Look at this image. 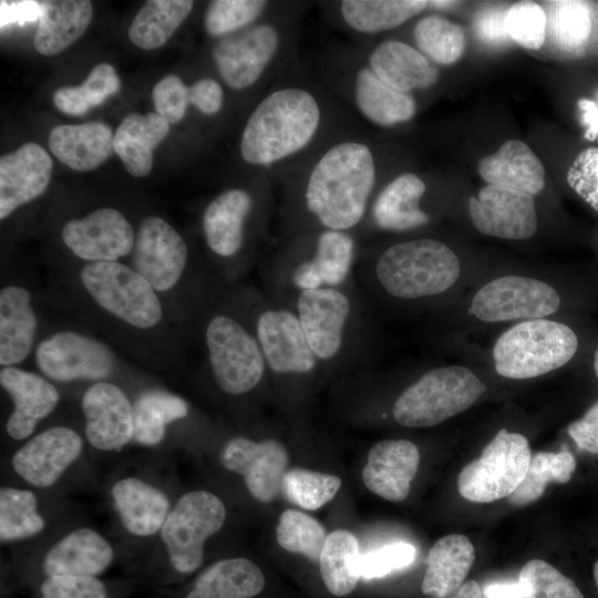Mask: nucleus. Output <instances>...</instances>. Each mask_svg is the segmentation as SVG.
Returning a JSON list of instances; mask_svg holds the SVG:
<instances>
[{"label": "nucleus", "mask_w": 598, "mask_h": 598, "mask_svg": "<svg viewBox=\"0 0 598 598\" xmlns=\"http://www.w3.org/2000/svg\"><path fill=\"white\" fill-rule=\"evenodd\" d=\"M561 299L550 285L524 276H503L473 297L471 311L484 322L542 319L558 311Z\"/></svg>", "instance_id": "15"}, {"label": "nucleus", "mask_w": 598, "mask_h": 598, "mask_svg": "<svg viewBox=\"0 0 598 598\" xmlns=\"http://www.w3.org/2000/svg\"><path fill=\"white\" fill-rule=\"evenodd\" d=\"M429 7L424 0H343L339 4L344 23L365 34L398 28Z\"/></svg>", "instance_id": "38"}, {"label": "nucleus", "mask_w": 598, "mask_h": 598, "mask_svg": "<svg viewBox=\"0 0 598 598\" xmlns=\"http://www.w3.org/2000/svg\"><path fill=\"white\" fill-rule=\"evenodd\" d=\"M592 370L596 378L598 379V346L595 349L594 354H592Z\"/></svg>", "instance_id": "62"}, {"label": "nucleus", "mask_w": 598, "mask_h": 598, "mask_svg": "<svg viewBox=\"0 0 598 598\" xmlns=\"http://www.w3.org/2000/svg\"><path fill=\"white\" fill-rule=\"evenodd\" d=\"M225 520L226 508L217 495L203 489L182 495L159 532L173 570L181 575L196 571L207 539L220 530Z\"/></svg>", "instance_id": "12"}, {"label": "nucleus", "mask_w": 598, "mask_h": 598, "mask_svg": "<svg viewBox=\"0 0 598 598\" xmlns=\"http://www.w3.org/2000/svg\"><path fill=\"white\" fill-rule=\"evenodd\" d=\"M322 122L317 96L300 86L267 94L251 112L240 140V154L251 165L269 166L307 148Z\"/></svg>", "instance_id": "6"}, {"label": "nucleus", "mask_w": 598, "mask_h": 598, "mask_svg": "<svg viewBox=\"0 0 598 598\" xmlns=\"http://www.w3.org/2000/svg\"><path fill=\"white\" fill-rule=\"evenodd\" d=\"M544 10L546 40L563 52L582 51L592 32L591 6L584 1H550Z\"/></svg>", "instance_id": "42"}, {"label": "nucleus", "mask_w": 598, "mask_h": 598, "mask_svg": "<svg viewBox=\"0 0 598 598\" xmlns=\"http://www.w3.org/2000/svg\"><path fill=\"white\" fill-rule=\"evenodd\" d=\"M377 184V163L361 141H341L316 161L286 200L288 237L315 230L353 233L367 219Z\"/></svg>", "instance_id": "1"}, {"label": "nucleus", "mask_w": 598, "mask_h": 598, "mask_svg": "<svg viewBox=\"0 0 598 598\" xmlns=\"http://www.w3.org/2000/svg\"><path fill=\"white\" fill-rule=\"evenodd\" d=\"M327 536L317 519L297 509L282 512L276 528L277 542L282 549L312 561H319Z\"/></svg>", "instance_id": "47"}, {"label": "nucleus", "mask_w": 598, "mask_h": 598, "mask_svg": "<svg viewBox=\"0 0 598 598\" xmlns=\"http://www.w3.org/2000/svg\"><path fill=\"white\" fill-rule=\"evenodd\" d=\"M79 276L94 303L120 322L148 331L163 321L159 295L131 266L120 261L90 262Z\"/></svg>", "instance_id": "10"}, {"label": "nucleus", "mask_w": 598, "mask_h": 598, "mask_svg": "<svg viewBox=\"0 0 598 598\" xmlns=\"http://www.w3.org/2000/svg\"><path fill=\"white\" fill-rule=\"evenodd\" d=\"M0 384L13 403L6 431L16 441L31 436L60 401L59 391L48 379L17 367L1 368Z\"/></svg>", "instance_id": "23"}, {"label": "nucleus", "mask_w": 598, "mask_h": 598, "mask_svg": "<svg viewBox=\"0 0 598 598\" xmlns=\"http://www.w3.org/2000/svg\"><path fill=\"white\" fill-rule=\"evenodd\" d=\"M38 328L32 295L23 286L0 290V364L16 367L31 352Z\"/></svg>", "instance_id": "30"}, {"label": "nucleus", "mask_w": 598, "mask_h": 598, "mask_svg": "<svg viewBox=\"0 0 598 598\" xmlns=\"http://www.w3.org/2000/svg\"><path fill=\"white\" fill-rule=\"evenodd\" d=\"M368 66L385 84L410 93L431 87L439 71L417 49L399 40L380 42L370 53Z\"/></svg>", "instance_id": "29"}, {"label": "nucleus", "mask_w": 598, "mask_h": 598, "mask_svg": "<svg viewBox=\"0 0 598 598\" xmlns=\"http://www.w3.org/2000/svg\"><path fill=\"white\" fill-rule=\"evenodd\" d=\"M360 557L359 543L352 533L338 529L327 536L319 567L329 592L343 597L354 590L360 579Z\"/></svg>", "instance_id": "40"}, {"label": "nucleus", "mask_w": 598, "mask_h": 598, "mask_svg": "<svg viewBox=\"0 0 598 598\" xmlns=\"http://www.w3.org/2000/svg\"><path fill=\"white\" fill-rule=\"evenodd\" d=\"M114 135L103 122L75 125H58L49 134L52 154L70 168L78 172L92 171L111 155Z\"/></svg>", "instance_id": "32"}, {"label": "nucleus", "mask_w": 598, "mask_h": 598, "mask_svg": "<svg viewBox=\"0 0 598 598\" xmlns=\"http://www.w3.org/2000/svg\"><path fill=\"white\" fill-rule=\"evenodd\" d=\"M267 7L261 0H215L205 13V28L213 37H227L259 19Z\"/></svg>", "instance_id": "49"}, {"label": "nucleus", "mask_w": 598, "mask_h": 598, "mask_svg": "<svg viewBox=\"0 0 598 598\" xmlns=\"http://www.w3.org/2000/svg\"><path fill=\"white\" fill-rule=\"evenodd\" d=\"M420 465L417 446L404 439L382 440L368 453L362 480L369 491L390 502L404 501Z\"/></svg>", "instance_id": "25"}, {"label": "nucleus", "mask_w": 598, "mask_h": 598, "mask_svg": "<svg viewBox=\"0 0 598 598\" xmlns=\"http://www.w3.org/2000/svg\"><path fill=\"white\" fill-rule=\"evenodd\" d=\"M203 316L207 363L218 389L230 396L258 390L269 378L240 289H226Z\"/></svg>", "instance_id": "5"}, {"label": "nucleus", "mask_w": 598, "mask_h": 598, "mask_svg": "<svg viewBox=\"0 0 598 598\" xmlns=\"http://www.w3.org/2000/svg\"><path fill=\"white\" fill-rule=\"evenodd\" d=\"M594 578L598 588V561L594 566Z\"/></svg>", "instance_id": "63"}, {"label": "nucleus", "mask_w": 598, "mask_h": 598, "mask_svg": "<svg viewBox=\"0 0 598 598\" xmlns=\"http://www.w3.org/2000/svg\"><path fill=\"white\" fill-rule=\"evenodd\" d=\"M264 587V574L254 561L225 558L204 569L185 598H254Z\"/></svg>", "instance_id": "36"}, {"label": "nucleus", "mask_w": 598, "mask_h": 598, "mask_svg": "<svg viewBox=\"0 0 598 598\" xmlns=\"http://www.w3.org/2000/svg\"><path fill=\"white\" fill-rule=\"evenodd\" d=\"M255 196L243 188H230L218 194L206 206L202 228L209 252L219 265L223 283L235 281L251 265L248 250L249 224L264 216Z\"/></svg>", "instance_id": "11"}, {"label": "nucleus", "mask_w": 598, "mask_h": 598, "mask_svg": "<svg viewBox=\"0 0 598 598\" xmlns=\"http://www.w3.org/2000/svg\"><path fill=\"white\" fill-rule=\"evenodd\" d=\"M468 213L480 233L503 239H528L538 226L532 195L491 184L470 197Z\"/></svg>", "instance_id": "20"}, {"label": "nucleus", "mask_w": 598, "mask_h": 598, "mask_svg": "<svg viewBox=\"0 0 598 598\" xmlns=\"http://www.w3.org/2000/svg\"><path fill=\"white\" fill-rule=\"evenodd\" d=\"M482 178L491 185L523 192L532 196L545 186V168L524 142L509 140L478 163Z\"/></svg>", "instance_id": "31"}, {"label": "nucleus", "mask_w": 598, "mask_h": 598, "mask_svg": "<svg viewBox=\"0 0 598 598\" xmlns=\"http://www.w3.org/2000/svg\"><path fill=\"white\" fill-rule=\"evenodd\" d=\"M40 598H109V592L99 577L61 575L45 577Z\"/></svg>", "instance_id": "54"}, {"label": "nucleus", "mask_w": 598, "mask_h": 598, "mask_svg": "<svg viewBox=\"0 0 598 598\" xmlns=\"http://www.w3.org/2000/svg\"><path fill=\"white\" fill-rule=\"evenodd\" d=\"M506 11L502 7H489L476 14L474 29L480 40L491 45H501L507 41Z\"/></svg>", "instance_id": "56"}, {"label": "nucleus", "mask_w": 598, "mask_h": 598, "mask_svg": "<svg viewBox=\"0 0 598 598\" xmlns=\"http://www.w3.org/2000/svg\"><path fill=\"white\" fill-rule=\"evenodd\" d=\"M111 497L121 525L135 537L159 533L172 509L167 495L161 488L134 476L116 481Z\"/></svg>", "instance_id": "26"}, {"label": "nucleus", "mask_w": 598, "mask_h": 598, "mask_svg": "<svg viewBox=\"0 0 598 598\" xmlns=\"http://www.w3.org/2000/svg\"><path fill=\"white\" fill-rule=\"evenodd\" d=\"M62 239L75 257L87 264L118 261L131 255L135 231L120 210L99 208L66 221Z\"/></svg>", "instance_id": "19"}, {"label": "nucleus", "mask_w": 598, "mask_h": 598, "mask_svg": "<svg viewBox=\"0 0 598 598\" xmlns=\"http://www.w3.org/2000/svg\"><path fill=\"white\" fill-rule=\"evenodd\" d=\"M416 556V549L409 543H394L361 554L359 575L363 579L382 578L410 566Z\"/></svg>", "instance_id": "52"}, {"label": "nucleus", "mask_w": 598, "mask_h": 598, "mask_svg": "<svg viewBox=\"0 0 598 598\" xmlns=\"http://www.w3.org/2000/svg\"><path fill=\"white\" fill-rule=\"evenodd\" d=\"M41 14L34 48L43 55H54L78 40L89 27L93 8L87 0L40 1Z\"/></svg>", "instance_id": "34"}, {"label": "nucleus", "mask_w": 598, "mask_h": 598, "mask_svg": "<svg viewBox=\"0 0 598 598\" xmlns=\"http://www.w3.org/2000/svg\"><path fill=\"white\" fill-rule=\"evenodd\" d=\"M474 559V546L466 536L452 534L440 538L426 558L422 592L432 598L454 594L464 584Z\"/></svg>", "instance_id": "33"}, {"label": "nucleus", "mask_w": 598, "mask_h": 598, "mask_svg": "<svg viewBox=\"0 0 598 598\" xmlns=\"http://www.w3.org/2000/svg\"><path fill=\"white\" fill-rule=\"evenodd\" d=\"M483 592L475 580L464 582L451 598H482Z\"/></svg>", "instance_id": "61"}, {"label": "nucleus", "mask_w": 598, "mask_h": 598, "mask_svg": "<svg viewBox=\"0 0 598 598\" xmlns=\"http://www.w3.org/2000/svg\"><path fill=\"white\" fill-rule=\"evenodd\" d=\"M131 267L158 293L175 290L192 271L189 250L179 233L164 218L145 217L135 234Z\"/></svg>", "instance_id": "14"}, {"label": "nucleus", "mask_w": 598, "mask_h": 598, "mask_svg": "<svg viewBox=\"0 0 598 598\" xmlns=\"http://www.w3.org/2000/svg\"><path fill=\"white\" fill-rule=\"evenodd\" d=\"M41 7L39 1H1L0 25L1 28L18 24L22 25L40 19Z\"/></svg>", "instance_id": "59"}, {"label": "nucleus", "mask_w": 598, "mask_h": 598, "mask_svg": "<svg viewBox=\"0 0 598 598\" xmlns=\"http://www.w3.org/2000/svg\"><path fill=\"white\" fill-rule=\"evenodd\" d=\"M486 386L468 368L430 369L394 400L392 416L405 427L435 426L472 406Z\"/></svg>", "instance_id": "9"}, {"label": "nucleus", "mask_w": 598, "mask_h": 598, "mask_svg": "<svg viewBox=\"0 0 598 598\" xmlns=\"http://www.w3.org/2000/svg\"><path fill=\"white\" fill-rule=\"evenodd\" d=\"M576 468L570 451L538 452L530 457L528 471L519 486L507 497L514 506H525L539 499L550 482H569Z\"/></svg>", "instance_id": "44"}, {"label": "nucleus", "mask_w": 598, "mask_h": 598, "mask_svg": "<svg viewBox=\"0 0 598 598\" xmlns=\"http://www.w3.org/2000/svg\"><path fill=\"white\" fill-rule=\"evenodd\" d=\"M570 188L598 213V147L582 150L569 166Z\"/></svg>", "instance_id": "53"}, {"label": "nucleus", "mask_w": 598, "mask_h": 598, "mask_svg": "<svg viewBox=\"0 0 598 598\" xmlns=\"http://www.w3.org/2000/svg\"><path fill=\"white\" fill-rule=\"evenodd\" d=\"M223 102L224 91L212 78H203L189 86V103L206 115L216 114Z\"/></svg>", "instance_id": "58"}, {"label": "nucleus", "mask_w": 598, "mask_h": 598, "mask_svg": "<svg viewBox=\"0 0 598 598\" xmlns=\"http://www.w3.org/2000/svg\"><path fill=\"white\" fill-rule=\"evenodd\" d=\"M360 254L353 233L315 230L291 235L264 270L266 292L290 303L308 290L354 279Z\"/></svg>", "instance_id": "4"}, {"label": "nucleus", "mask_w": 598, "mask_h": 598, "mask_svg": "<svg viewBox=\"0 0 598 598\" xmlns=\"http://www.w3.org/2000/svg\"><path fill=\"white\" fill-rule=\"evenodd\" d=\"M133 441L144 446L159 444L168 424L185 419L189 413L187 402L163 390H147L133 403Z\"/></svg>", "instance_id": "39"}, {"label": "nucleus", "mask_w": 598, "mask_h": 598, "mask_svg": "<svg viewBox=\"0 0 598 598\" xmlns=\"http://www.w3.org/2000/svg\"><path fill=\"white\" fill-rule=\"evenodd\" d=\"M120 89L121 81L115 69L101 63L93 68L80 86H64L55 91L53 103L68 115H83Z\"/></svg>", "instance_id": "45"}, {"label": "nucleus", "mask_w": 598, "mask_h": 598, "mask_svg": "<svg viewBox=\"0 0 598 598\" xmlns=\"http://www.w3.org/2000/svg\"><path fill=\"white\" fill-rule=\"evenodd\" d=\"M82 450L83 439L75 430L56 425L28 440L13 454L11 465L29 485L47 488L58 482Z\"/></svg>", "instance_id": "21"}, {"label": "nucleus", "mask_w": 598, "mask_h": 598, "mask_svg": "<svg viewBox=\"0 0 598 598\" xmlns=\"http://www.w3.org/2000/svg\"><path fill=\"white\" fill-rule=\"evenodd\" d=\"M426 185L413 173H403L389 182L372 200L367 218L380 230L403 233L421 228L431 217L421 202Z\"/></svg>", "instance_id": "28"}, {"label": "nucleus", "mask_w": 598, "mask_h": 598, "mask_svg": "<svg viewBox=\"0 0 598 598\" xmlns=\"http://www.w3.org/2000/svg\"><path fill=\"white\" fill-rule=\"evenodd\" d=\"M413 37L419 51L437 64L456 62L465 49L463 29L439 14L420 19L414 27Z\"/></svg>", "instance_id": "46"}, {"label": "nucleus", "mask_w": 598, "mask_h": 598, "mask_svg": "<svg viewBox=\"0 0 598 598\" xmlns=\"http://www.w3.org/2000/svg\"><path fill=\"white\" fill-rule=\"evenodd\" d=\"M168 133L169 123L158 114L131 113L114 134V152L131 175L144 177L152 169L154 148Z\"/></svg>", "instance_id": "35"}, {"label": "nucleus", "mask_w": 598, "mask_h": 598, "mask_svg": "<svg viewBox=\"0 0 598 598\" xmlns=\"http://www.w3.org/2000/svg\"><path fill=\"white\" fill-rule=\"evenodd\" d=\"M485 598H525V587L520 580L494 582L484 589Z\"/></svg>", "instance_id": "60"}, {"label": "nucleus", "mask_w": 598, "mask_h": 598, "mask_svg": "<svg viewBox=\"0 0 598 598\" xmlns=\"http://www.w3.org/2000/svg\"><path fill=\"white\" fill-rule=\"evenodd\" d=\"M567 432L579 450L598 454V401L581 417L571 422Z\"/></svg>", "instance_id": "57"}, {"label": "nucleus", "mask_w": 598, "mask_h": 598, "mask_svg": "<svg viewBox=\"0 0 598 598\" xmlns=\"http://www.w3.org/2000/svg\"><path fill=\"white\" fill-rule=\"evenodd\" d=\"M240 291L269 379L308 383L324 374L291 306L266 291Z\"/></svg>", "instance_id": "7"}, {"label": "nucleus", "mask_w": 598, "mask_h": 598, "mask_svg": "<svg viewBox=\"0 0 598 598\" xmlns=\"http://www.w3.org/2000/svg\"><path fill=\"white\" fill-rule=\"evenodd\" d=\"M579 349L577 332L550 319H532L504 331L493 348L496 372L508 379L536 378L570 362Z\"/></svg>", "instance_id": "8"}, {"label": "nucleus", "mask_w": 598, "mask_h": 598, "mask_svg": "<svg viewBox=\"0 0 598 598\" xmlns=\"http://www.w3.org/2000/svg\"><path fill=\"white\" fill-rule=\"evenodd\" d=\"M518 580L525 587V598H585L571 579L542 559L527 561Z\"/></svg>", "instance_id": "50"}, {"label": "nucleus", "mask_w": 598, "mask_h": 598, "mask_svg": "<svg viewBox=\"0 0 598 598\" xmlns=\"http://www.w3.org/2000/svg\"><path fill=\"white\" fill-rule=\"evenodd\" d=\"M530 457L529 444L523 434L499 430L481 456L458 474L460 495L474 503L508 497L523 482Z\"/></svg>", "instance_id": "13"}, {"label": "nucleus", "mask_w": 598, "mask_h": 598, "mask_svg": "<svg viewBox=\"0 0 598 598\" xmlns=\"http://www.w3.org/2000/svg\"><path fill=\"white\" fill-rule=\"evenodd\" d=\"M52 172V159L37 143H27L0 158V219L42 195Z\"/></svg>", "instance_id": "24"}, {"label": "nucleus", "mask_w": 598, "mask_h": 598, "mask_svg": "<svg viewBox=\"0 0 598 598\" xmlns=\"http://www.w3.org/2000/svg\"><path fill=\"white\" fill-rule=\"evenodd\" d=\"M35 363L50 380L101 382L114 373L116 358L97 339L65 330L49 336L38 344Z\"/></svg>", "instance_id": "16"}, {"label": "nucleus", "mask_w": 598, "mask_h": 598, "mask_svg": "<svg viewBox=\"0 0 598 598\" xmlns=\"http://www.w3.org/2000/svg\"><path fill=\"white\" fill-rule=\"evenodd\" d=\"M279 29L269 22L255 23L219 40L213 56L225 83L235 90L255 84L277 55Z\"/></svg>", "instance_id": "17"}, {"label": "nucleus", "mask_w": 598, "mask_h": 598, "mask_svg": "<svg viewBox=\"0 0 598 598\" xmlns=\"http://www.w3.org/2000/svg\"><path fill=\"white\" fill-rule=\"evenodd\" d=\"M340 487V477L301 467L287 470L281 481L283 496L307 511L322 507L336 496Z\"/></svg>", "instance_id": "48"}, {"label": "nucleus", "mask_w": 598, "mask_h": 598, "mask_svg": "<svg viewBox=\"0 0 598 598\" xmlns=\"http://www.w3.org/2000/svg\"><path fill=\"white\" fill-rule=\"evenodd\" d=\"M461 274L456 254L443 241L422 237L391 244L382 250H360L358 285L388 298L414 301L440 296Z\"/></svg>", "instance_id": "2"}, {"label": "nucleus", "mask_w": 598, "mask_h": 598, "mask_svg": "<svg viewBox=\"0 0 598 598\" xmlns=\"http://www.w3.org/2000/svg\"><path fill=\"white\" fill-rule=\"evenodd\" d=\"M193 6L190 0L147 1L128 28L130 40L144 50L159 48L188 17Z\"/></svg>", "instance_id": "41"}, {"label": "nucleus", "mask_w": 598, "mask_h": 598, "mask_svg": "<svg viewBox=\"0 0 598 598\" xmlns=\"http://www.w3.org/2000/svg\"><path fill=\"white\" fill-rule=\"evenodd\" d=\"M353 101L368 121L383 127L408 122L416 111L412 94L389 86L368 65L354 74Z\"/></svg>", "instance_id": "37"}, {"label": "nucleus", "mask_w": 598, "mask_h": 598, "mask_svg": "<svg viewBox=\"0 0 598 598\" xmlns=\"http://www.w3.org/2000/svg\"><path fill=\"white\" fill-rule=\"evenodd\" d=\"M87 442L100 451H120L134 435L133 403L116 384L95 382L82 395Z\"/></svg>", "instance_id": "22"}, {"label": "nucleus", "mask_w": 598, "mask_h": 598, "mask_svg": "<svg viewBox=\"0 0 598 598\" xmlns=\"http://www.w3.org/2000/svg\"><path fill=\"white\" fill-rule=\"evenodd\" d=\"M355 278L339 287L303 291L289 303L323 372H338L364 362L369 322Z\"/></svg>", "instance_id": "3"}, {"label": "nucleus", "mask_w": 598, "mask_h": 598, "mask_svg": "<svg viewBox=\"0 0 598 598\" xmlns=\"http://www.w3.org/2000/svg\"><path fill=\"white\" fill-rule=\"evenodd\" d=\"M113 559L110 542L95 529L81 527L68 533L47 551L42 569L45 577H99L110 568Z\"/></svg>", "instance_id": "27"}, {"label": "nucleus", "mask_w": 598, "mask_h": 598, "mask_svg": "<svg viewBox=\"0 0 598 598\" xmlns=\"http://www.w3.org/2000/svg\"><path fill=\"white\" fill-rule=\"evenodd\" d=\"M155 113L169 124L181 121L189 104V86L177 75H167L153 89Z\"/></svg>", "instance_id": "55"}, {"label": "nucleus", "mask_w": 598, "mask_h": 598, "mask_svg": "<svg viewBox=\"0 0 598 598\" xmlns=\"http://www.w3.org/2000/svg\"><path fill=\"white\" fill-rule=\"evenodd\" d=\"M220 462L227 471L243 476L254 498L271 503L281 492L289 454L277 439L255 441L246 436H234L223 446Z\"/></svg>", "instance_id": "18"}, {"label": "nucleus", "mask_w": 598, "mask_h": 598, "mask_svg": "<svg viewBox=\"0 0 598 598\" xmlns=\"http://www.w3.org/2000/svg\"><path fill=\"white\" fill-rule=\"evenodd\" d=\"M45 527L35 494L27 488H0V540L2 544L32 538Z\"/></svg>", "instance_id": "43"}, {"label": "nucleus", "mask_w": 598, "mask_h": 598, "mask_svg": "<svg viewBox=\"0 0 598 598\" xmlns=\"http://www.w3.org/2000/svg\"><path fill=\"white\" fill-rule=\"evenodd\" d=\"M505 27L508 37L525 49L538 50L546 42L547 19L538 3L520 1L511 6Z\"/></svg>", "instance_id": "51"}]
</instances>
